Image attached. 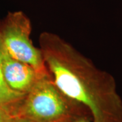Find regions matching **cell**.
I'll return each mask as SVG.
<instances>
[{"mask_svg":"<svg viewBox=\"0 0 122 122\" xmlns=\"http://www.w3.org/2000/svg\"><path fill=\"white\" fill-rule=\"evenodd\" d=\"M39 44L54 83L89 111L92 122H122V99L112 75L56 33L43 32Z\"/></svg>","mask_w":122,"mask_h":122,"instance_id":"cell-1","label":"cell"},{"mask_svg":"<svg viewBox=\"0 0 122 122\" xmlns=\"http://www.w3.org/2000/svg\"><path fill=\"white\" fill-rule=\"evenodd\" d=\"M71 122H92V117L90 116H86V117L78 118Z\"/></svg>","mask_w":122,"mask_h":122,"instance_id":"cell-7","label":"cell"},{"mask_svg":"<svg viewBox=\"0 0 122 122\" xmlns=\"http://www.w3.org/2000/svg\"><path fill=\"white\" fill-rule=\"evenodd\" d=\"M86 116L91 117L89 111L64 94L49 75L26 93L14 117L30 122H71Z\"/></svg>","mask_w":122,"mask_h":122,"instance_id":"cell-2","label":"cell"},{"mask_svg":"<svg viewBox=\"0 0 122 122\" xmlns=\"http://www.w3.org/2000/svg\"><path fill=\"white\" fill-rule=\"evenodd\" d=\"M1 50L3 75L7 84L14 91L26 94L39 79L50 75L41 74L32 66L12 58L1 48Z\"/></svg>","mask_w":122,"mask_h":122,"instance_id":"cell-4","label":"cell"},{"mask_svg":"<svg viewBox=\"0 0 122 122\" xmlns=\"http://www.w3.org/2000/svg\"><path fill=\"white\" fill-rule=\"evenodd\" d=\"M30 19L22 11L9 12L0 22V46L16 60L32 66L42 75L50 74L39 48L30 38Z\"/></svg>","mask_w":122,"mask_h":122,"instance_id":"cell-3","label":"cell"},{"mask_svg":"<svg viewBox=\"0 0 122 122\" xmlns=\"http://www.w3.org/2000/svg\"><path fill=\"white\" fill-rule=\"evenodd\" d=\"M14 118V117L9 111L0 107V122H12Z\"/></svg>","mask_w":122,"mask_h":122,"instance_id":"cell-6","label":"cell"},{"mask_svg":"<svg viewBox=\"0 0 122 122\" xmlns=\"http://www.w3.org/2000/svg\"><path fill=\"white\" fill-rule=\"evenodd\" d=\"M26 94L12 90L5 80L1 69V50L0 48V107L15 116Z\"/></svg>","mask_w":122,"mask_h":122,"instance_id":"cell-5","label":"cell"},{"mask_svg":"<svg viewBox=\"0 0 122 122\" xmlns=\"http://www.w3.org/2000/svg\"><path fill=\"white\" fill-rule=\"evenodd\" d=\"M12 122H30L27 121V120L25 119H22V118L14 117Z\"/></svg>","mask_w":122,"mask_h":122,"instance_id":"cell-8","label":"cell"}]
</instances>
